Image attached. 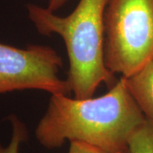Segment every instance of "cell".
I'll return each instance as SVG.
<instances>
[{
    "instance_id": "5",
    "label": "cell",
    "mask_w": 153,
    "mask_h": 153,
    "mask_svg": "<svg viewBox=\"0 0 153 153\" xmlns=\"http://www.w3.org/2000/svg\"><path fill=\"white\" fill-rule=\"evenodd\" d=\"M127 86L144 116L153 122V58L129 77Z\"/></svg>"
},
{
    "instance_id": "2",
    "label": "cell",
    "mask_w": 153,
    "mask_h": 153,
    "mask_svg": "<svg viewBox=\"0 0 153 153\" xmlns=\"http://www.w3.org/2000/svg\"><path fill=\"white\" fill-rule=\"evenodd\" d=\"M108 0H80L67 16L28 4V17L43 35H60L69 60L66 82L75 98L93 97L101 83L112 87L115 74L105 62V12Z\"/></svg>"
},
{
    "instance_id": "3",
    "label": "cell",
    "mask_w": 153,
    "mask_h": 153,
    "mask_svg": "<svg viewBox=\"0 0 153 153\" xmlns=\"http://www.w3.org/2000/svg\"><path fill=\"white\" fill-rule=\"evenodd\" d=\"M153 58V0H108L105 12V62L129 77Z\"/></svg>"
},
{
    "instance_id": "4",
    "label": "cell",
    "mask_w": 153,
    "mask_h": 153,
    "mask_svg": "<svg viewBox=\"0 0 153 153\" xmlns=\"http://www.w3.org/2000/svg\"><path fill=\"white\" fill-rule=\"evenodd\" d=\"M61 67V57L49 46L29 44L19 49L0 43V94L25 89L68 94L66 80L59 76Z\"/></svg>"
},
{
    "instance_id": "8",
    "label": "cell",
    "mask_w": 153,
    "mask_h": 153,
    "mask_svg": "<svg viewBox=\"0 0 153 153\" xmlns=\"http://www.w3.org/2000/svg\"><path fill=\"white\" fill-rule=\"evenodd\" d=\"M67 153H109L99 148L92 146L85 143L78 141L70 142V147Z\"/></svg>"
},
{
    "instance_id": "10",
    "label": "cell",
    "mask_w": 153,
    "mask_h": 153,
    "mask_svg": "<svg viewBox=\"0 0 153 153\" xmlns=\"http://www.w3.org/2000/svg\"><path fill=\"white\" fill-rule=\"evenodd\" d=\"M120 153H129V152H128V148H127L126 150H124L123 152H122Z\"/></svg>"
},
{
    "instance_id": "6",
    "label": "cell",
    "mask_w": 153,
    "mask_h": 153,
    "mask_svg": "<svg viewBox=\"0 0 153 153\" xmlns=\"http://www.w3.org/2000/svg\"><path fill=\"white\" fill-rule=\"evenodd\" d=\"M129 153H153V122L146 120L132 133L128 140Z\"/></svg>"
},
{
    "instance_id": "1",
    "label": "cell",
    "mask_w": 153,
    "mask_h": 153,
    "mask_svg": "<svg viewBox=\"0 0 153 153\" xmlns=\"http://www.w3.org/2000/svg\"><path fill=\"white\" fill-rule=\"evenodd\" d=\"M145 120L122 76L107 93L97 98L51 94L35 136L49 150L60 148L66 141H78L106 152L120 153L128 148L132 133Z\"/></svg>"
},
{
    "instance_id": "9",
    "label": "cell",
    "mask_w": 153,
    "mask_h": 153,
    "mask_svg": "<svg viewBox=\"0 0 153 153\" xmlns=\"http://www.w3.org/2000/svg\"><path fill=\"white\" fill-rule=\"evenodd\" d=\"M67 1L68 0H49V5L47 9L55 13V11H57L62 6L65 5Z\"/></svg>"
},
{
    "instance_id": "7",
    "label": "cell",
    "mask_w": 153,
    "mask_h": 153,
    "mask_svg": "<svg viewBox=\"0 0 153 153\" xmlns=\"http://www.w3.org/2000/svg\"><path fill=\"white\" fill-rule=\"evenodd\" d=\"M9 120L11 123L12 134L8 146H3L0 143V153H19L20 146L28 139V131L24 123L16 115H10Z\"/></svg>"
}]
</instances>
